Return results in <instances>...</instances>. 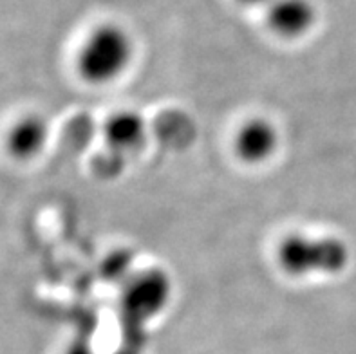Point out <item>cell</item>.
<instances>
[{"instance_id":"obj_1","label":"cell","mask_w":356,"mask_h":354,"mask_svg":"<svg viewBox=\"0 0 356 354\" xmlns=\"http://www.w3.org/2000/svg\"><path fill=\"white\" fill-rule=\"evenodd\" d=\"M136 58V42L131 31L118 22L92 27L78 47V77L95 87L116 83L125 77Z\"/></svg>"},{"instance_id":"obj_2","label":"cell","mask_w":356,"mask_h":354,"mask_svg":"<svg viewBox=\"0 0 356 354\" xmlns=\"http://www.w3.org/2000/svg\"><path fill=\"white\" fill-rule=\"evenodd\" d=\"M280 269L291 277L313 273H340L349 260V250L340 239H312L307 235H289L277 248Z\"/></svg>"},{"instance_id":"obj_3","label":"cell","mask_w":356,"mask_h":354,"mask_svg":"<svg viewBox=\"0 0 356 354\" xmlns=\"http://www.w3.org/2000/svg\"><path fill=\"white\" fill-rule=\"evenodd\" d=\"M234 154L250 166H261L271 161L282 145L280 129L266 116L244 120L234 134Z\"/></svg>"},{"instance_id":"obj_4","label":"cell","mask_w":356,"mask_h":354,"mask_svg":"<svg viewBox=\"0 0 356 354\" xmlns=\"http://www.w3.org/2000/svg\"><path fill=\"white\" fill-rule=\"evenodd\" d=\"M318 8L313 0H273L266 8V26L282 40H300L315 29Z\"/></svg>"},{"instance_id":"obj_5","label":"cell","mask_w":356,"mask_h":354,"mask_svg":"<svg viewBox=\"0 0 356 354\" xmlns=\"http://www.w3.org/2000/svg\"><path fill=\"white\" fill-rule=\"evenodd\" d=\"M49 123L40 114H26L9 127L6 150L18 161H31L44 152L49 143Z\"/></svg>"},{"instance_id":"obj_6","label":"cell","mask_w":356,"mask_h":354,"mask_svg":"<svg viewBox=\"0 0 356 354\" xmlns=\"http://www.w3.org/2000/svg\"><path fill=\"white\" fill-rule=\"evenodd\" d=\"M145 121L140 114L125 111L118 113L105 125V138L108 145L120 152H134L145 141Z\"/></svg>"},{"instance_id":"obj_7","label":"cell","mask_w":356,"mask_h":354,"mask_svg":"<svg viewBox=\"0 0 356 354\" xmlns=\"http://www.w3.org/2000/svg\"><path fill=\"white\" fill-rule=\"evenodd\" d=\"M237 2L246 8H268L273 0H237Z\"/></svg>"},{"instance_id":"obj_8","label":"cell","mask_w":356,"mask_h":354,"mask_svg":"<svg viewBox=\"0 0 356 354\" xmlns=\"http://www.w3.org/2000/svg\"><path fill=\"white\" fill-rule=\"evenodd\" d=\"M69 354H90V351L87 349L83 344H78L76 347H72V349L69 351Z\"/></svg>"}]
</instances>
